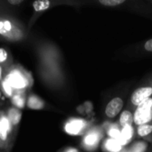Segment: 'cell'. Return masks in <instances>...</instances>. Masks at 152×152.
<instances>
[{
    "mask_svg": "<svg viewBox=\"0 0 152 152\" xmlns=\"http://www.w3.org/2000/svg\"><path fill=\"white\" fill-rule=\"evenodd\" d=\"M0 37L12 42H18L26 37L21 24L7 14L0 15Z\"/></svg>",
    "mask_w": 152,
    "mask_h": 152,
    "instance_id": "cell-1",
    "label": "cell"
},
{
    "mask_svg": "<svg viewBox=\"0 0 152 152\" xmlns=\"http://www.w3.org/2000/svg\"><path fill=\"white\" fill-rule=\"evenodd\" d=\"M4 78L11 86L14 93L25 92L30 86L32 81L31 77H28V73L23 70L22 68L14 65L8 69V72L5 73Z\"/></svg>",
    "mask_w": 152,
    "mask_h": 152,
    "instance_id": "cell-2",
    "label": "cell"
},
{
    "mask_svg": "<svg viewBox=\"0 0 152 152\" xmlns=\"http://www.w3.org/2000/svg\"><path fill=\"white\" fill-rule=\"evenodd\" d=\"M134 114V124L136 126L152 123V95L142 105L135 108Z\"/></svg>",
    "mask_w": 152,
    "mask_h": 152,
    "instance_id": "cell-3",
    "label": "cell"
},
{
    "mask_svg": "<svg viewBox=\"0 0 152 152\" xmlns=\"http://www.w3.org/2000/svg\"><path fill=\"white\" fill-rule=\"evenodd\" d=\"M86 127H87V124L84 119L70 118L64 124L63 129L66 134L72 136H76L83 134L84 131L86 129Z\"/></svg>",
    "mask_w": 152,
    "mask_h": 152,
    "instance_id": "cell-4",
    "label": "cell"
},
{
    "mask_svg": "<svg viewBox=\"0 0 152 152\" xmlns=\"http://www.w3.org/2000/svg\"><path fill=\"white\" fill-rule=\"evenodd\" d=\"M152 95V86H142L134 91L130 97V103L134 107H139Z\"/></svg>",
    "mask_w": 152,
    "mask_h": 152,
    "instance_id": "cell-5",
    "label": "cell"
},
{
    "mask_svg": "<svg viewBox=\"0 0 152 152\" xmlns=\"http://www.w3.org/2000/svg\"><path fill=\"white\" fill-rule=\"evenodd\" d=\"M124 107V101L120 97H115L111 99L106 108H105V115L109 118H114L118 114H120L122 109Z\"/></svg>",
    "mask_w": 152,
    "mask_h": 152,
    "instance_id": "cell-6",
    "label": "cell"
},
{
    "mask_svg": "<svg viewBox=\"0 0 152 152\" xmlns=\"http://www.w3.org/2000/svg\"><path fill=\"white\" fill-rule=\"evenodd\" d=\"M101 140V134L97 130H91L83 138L82 145L87 151H94L98 146Z\"/></svg>",
    "mask_w": 152,
    "mask_h": 152,
    "instance_id": "cell-7",
    "label": "cell"
},
{
    "mask_svg": "<svg viewBox=\"0 0 152 152\" xmlns=\"http://www.w3.org/2000/svg\"><path fill=\"white\" fill-rule=\"evenodd\" d=\"M61 4V3H58V2H53V1H50V0H37V1H35L33 2L32 4V6H33V10H34V13H33V17L31 18L30 20V24H29V27L33 24L35 19H37V17L45 12L46 10L52 8L53 5L55 4Z\"/></svg>",
    "mask_w": 152,
    "mask_h": 152,
    "instance_id": "cell-8",
    "label": "cell"
},
{
    "mask_svg": "<svg viewBox=\"0 0 152 152\" xmlns=\"http://www.w3.org/2000/svg\"><path fill=\"white\" fill-rule=\"evenodd\" d=\"M26 106L32 110H41L45 108V102L37 94L30 93L27 97Z\"/></svg>",
    "mask_w": 152,
    "mask_h": 152,
    "instance_id": "cell-9",
    "label": "cell"
},
{
    "mask_svg": "<svg viewBox=\"0 0 152 152\" xmlns=\"http://www.w3.org/2000/svg\"><path fill=\"white\" fill-rule=\"evenodd\" d=\"M6 116H7L10 123L12 126L13 131L15 130V132H14V134H15L17 129H18L19 124L20 122V119H21V117H22V112H21L20 110H19V109L12 106V107L8 108V110L6 111Z\"/></svg>",
    "mask_w": 152,
    "mask_h": 152,
    "instance_id": "cell-10",
    "label": "cell"
},
{
    "mask_svg": "<svg viewBox=\"0 0 152 152\" xmlns=\"http://www.w3.org/2000/svg\"><path fill=\"white\" fill-rule=\"evenodd\" d=\"M26 101H27V97H26L25 92L14 93L13 96L11 98V102H12V106L20 110L25 108Z\"/></svg>",
    "mask_w": 152,
    "mask_h": 152,
    "instance_id": "cell-11",
    "label": "cell"
},
{
    "mask_svg": "<svg viewBox=\"0 0 152 152\" xmlns=\"http://www.w3.org/2000/svg\"><path fill=\"white\" fill-rule=\"evenodd\" d=\"M119 124L122 127L132 126L134 124V114L127 110L122 111L119 117Z\"/></svg>",
    "mask_w": 152,
    "mask_h": 152,
    "instance_id": "cell-12",
    "label": "cell"
},
{
    "mask_svg": "<svg viewBox=\"0 0 152 152\" xmlns=\"http://www.w3.org/2000/svg\"><path fill=\"white\" fill-rule=\"evenodd\" d=\"M136 133L139 137H142V138H147L152 135V123L137 126Z\"/></svg>",
    "mask_w": 152,
    "mask_h": 152,
    "instance_id": "cell-13",
    "label": "cell"
},
{
    "mask_svg": "<svg viewBox=\"0 0 152 152\" xmlns=\"http://www.w3.org/2000/svg\"><path fill=\"white\" fill-rule=\"evenodd\" d=\"M105 148L110 152H118L122 149V144L115 139H109L105 142Z\"/></svg>",
    "mask_w": 152,
    "mask_h": 152,
    "instance_id": "cell-14",
    "label": "cell"
},
{
    "mask_svg": "<svg viewBox=\"0 0 152 152\" xmlns=\"http://www.w3.org/2000/svg\"><path fill=\"white\" fill-rule=\"evenodd\" d=\"M11 60L8 51L5 48L0 47V65L4 67V69L7 70L11 66L9 65V61Z\"/></svg>",
    "mask_w": 152,
    "mask_h": 152,
    "instance_id": "cell-15",
    "label": "cell"
},
{
    "mask_svg": "<svg viewBox=\"0 0 152 152\" xmlns=\"http://www.w3.org/2000/svg\"><path fill=\"white\" fill-rule=\"evenodd\" d=\"M134 132H133V127L132 126H128L124 127L122 133H120L119 138L122 141V143H127L133 137Z\"/></svg>",
    "mask_w": 152,
    "mask_h": 152,
    "instance_id": "cell-16",
    "label": "cell"
},
{
    "mask_svg": "<svg viewBox=\"0 0 152 152\" xmlns=\"http://www.w3.org/2000/svg\"><path fill=\"white\" fill-rule=\"evenodd\" d=\"M0 90L2 91V93H4L7 97H9V98H12V96H13V94H14V91H13V89L11 87V86L6 82V80L4 78L2 81H1V83H0Z\"/></svg>",
    "mask_w": 152,
    "mask_h": 152,
    "instance_id": "cell-17",
    "label": "cell"
},
{
    "mask_svg": "<svg viewBox=\"0 0 152 152\" xmlns=\"http://www.w3.org/2000/svg\"><path fill=\"white\" fill-rule=\"evenodd\" d=\"M100 4L109 7H115L126 3V0H99Z\"/></svg>",
    "mask_w": 152,
    "mask_h": 152,
    "instance_id": "cell-18",
    "label": "cell"
},
{
    "mask_svg": "<svg viewBox=\"0 0 152 152\" xmlns=\"http://www.w3.org/2000/svg\"><path fill=\"white\" fill-rule=\"evenodd\" d=\"M109 134L111 137V139H115L116 140V138L120 136V132L118 129H116V128H111L110 130V132H109Z\"/></svg>",
    "mask_w": 152,
    "mask_h": 152,
    "instance_id": "cell-19",
    "label": "cell"
},
{
    "mask_svg": "<svg viewBox=\"0 0 152 152\" xmlns=\"http://www.w3.org/2000/svg\"><path fill=\"white\" fill-rule=\"evenodd\" d=\"M144 48L148 52H152V38L146 41V43L144 44Z\"/></svg>",
    "mask_w": 152,
    "mask_h": 152,
    "instance_id": "cell-20",
    "label": "cell"
},
{
    "mask_svg": "<svg viewBox=\"0 0 152 152\" xmlns=\"http://www.w3.org/2000/svg\"><path fill=\"white\" fill-rule=\"evenodd\" d=\"M58 152H79V151L77 148H74V147H66V148L61 150L60 151Z\"/></svg>",
    "mask_w": 152,
    "mask_h": 152,
    "instance_id": "cell-21",
    "label": "cell"
},
{
    "mask_svg": "<svg viewBox=\"0 0 152 152\" xmlns=\"http://www.w3.org/2000/svg\"><path fill=\"white\" fill-rule=\"evenodd\" d=\"M23 2H24L23 0H8L7 4H11V5H18V4H22Z\"/></svg>",
    "mask_w": 152,
    "mask_h": 152,
    "instance_id": "cell-22",
    "label": "cell"
},
{
    "mask_svg": "<svg viewBox=\"0 0 152 152\" xmlns=\"http://www.w3.org/2000/svg\"><path fill=\"white\" fill-rule=\"evenodd\" d=\"M4 69L3 66L0 65V83L4 79Z\"/></svg>",
    "mask_w": 152,
    "mask_h": 152,
    "instance_id": "cell-23",
    "label": "cell"
},
{
    "mask_svg": "<svg viewBox=\"0 0 152 152\" xmlns=\"http://www.w3.org/2000/svg\"><path fill=\"white\" fill-rule=\"evenodd\" d=\"M0 148L3 149V145H2V142H1V140H0Z\"/></svg>",
    "mask_w": 152,
    "mask_h": 152,
    "instance_id": "cell-24",
    "label": "cell"
},
{
    "mask_svg": "<svg viewBox=\"0 0 152 152\" xmlns=\"http://www.w3.org/2000/svg\"><path fill=\"white\" fill-rule=\"evenodd\" d=\"M2 94H3V93H2V91L0 90V99H1V97H2Z\"/></svg>",
    "mask_w": 152,
    "mask_h": 152,
    "instance_id": "cell-25",
    "label": "cell"
}]
</instances>
